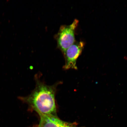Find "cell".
Instances as JSON below:
<instances>
[{
    "label": "cell",
    "mask_w": 127,
    "mask_h": 127,
    "mask_svg": "<svg viewBox=\"0 0 127 127\" xmlns=\"http://www.w3.org/2000/svg\"><path fill=\"white\" fill-rule=\"evenodd\" d=\"M75 19L71 24L62 25L55 36L57 46L63 55L67 49L75 42V32L79 23Z\"/></svg>",
    "instance_id": "2"
},
{
    "label": "cell",
    "mask_w": 127,
    "mask_h": 127,
    "mask_svg": "<svg viewBox=\"0 0 127 127\" xmlns=\"http://www.w3.org/2000/svg\"><path fill=\"white\" fill-rule=\"evenodd\" d=\"M37 127V126H35V127Z\"/></svg>",
    "instance_id": "5"
},
{
    "label": "cell",
    "mask_w": 127,
    "mask_h": 127,
    "mask_svg": "<svg viewBox=\"0 0 127 127\" xmlns=\"http://www.w3.org/2000/svg\"><path fill=\"white\" fill-rule=\"evenodd\" d=\"M82 42H75L66 50L64 55L65 64L63 66L64 69H77L76 62L84 48Z\"/></svg>",
    "instance_id": "3"
},
{
    "label": "cell",
    "mask_w": 127,
    "mask_h": 127,
    "mask_svg": "<svg viewBox=\"0 0 127 127\" xmlns=\"http://www.w3.org/2000/svg\"><path fill=\"white\" fill-rule=\"evenodd\" d=\"M57 85H48L37 80L35 89L31 94L18 97L39 114L57 116L55 94Z\"/></svg>",
    "instance_id": "1"
},
{
    "label": "cell",
    "mask_w": 127,
    "mask_h": 127,
    "mask_svg": "<svg viewBox=\"0 0 127 127\" xmlns=\"http://www.w3.org/2000/svg\"><path fill=\"white\" fill-rule=\"evenodd\" d=\"M39 115L40 120L37 127H79L76 123L63 121L57 116Z\"/></svg>",
    "instance_id": "4"
}]
</instances>
